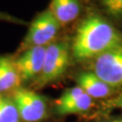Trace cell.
<instances>
[{"label":"cell","mask_w":122,"mask_h":122,"mask_svg":"<svg viewBox=\"0 0 122 122\" xmlns=\"http://www.w3.org/2000/svg\"><path fill=\"white\" fill-rule=\"evenodd\" d=\"M120 44L122 34L103 17L90 15L77 27L71 52L76 61L93 60Z\"/></svg>","instance_id":"1"},{"label":"cell","mask_w":122,"mask_h":122,"mask_svg":"<svg viewBox=\"0 0 122 122\" xmlns=\"http://www.w3.org/2000/svg\"><path fill=\"white\" fill-rule=\"evenodd\" d=\"M71 50L67 43L52 42L46 47L43 70L35 79L37 87L45 86L61 78L70 63Z\"/></svg>","instance_id":"2"},{"label":"cell","mask_w":122,"mask_h":122,"mask_svg":"<svg viewBox=\"0 0 122 122\" xmlns=\"http://www.w3.org/2000/svg\"><path fill=\"white\" fill-rule=\"evenodd\" d=\"M61 27V24L57 21L50 8L44 10L31 22L21 44L20 52L32 47L48 46L56 37Z\"/></svg>","instance_id":"3"},{"label":"cell","mask_w":122,"mask_h":122,"mask_svg":"<svg viewBox=\"0 0 122 122\" xmlns=\"http://www.w3.org/2000/svg\"><path fill=\"white\" fill-rule=\"evenodd\" d=\"M92 72L113 89L122 86V44L93 59Z\"/></svg>","instance_id":"4"},{"label":"cell","mask_w":122,"mask_h":122,"mask_svg":"<svg viewBox=\"0 0 122 122\" xmlns=\"http://www.w3.org/2000/svg\"><path fill=\"white\" fill-rule=\"evenodd\" d=\"M12 100L22 121L39 122L47 114V105L44 99L31 90L18 88L14 91Z\"/></svg>","instance_id":"5"},{"label":"cell","mask_w":122,"mask_h":122,"mask_svg":"<svg viewBox=\"0 0 122 122\" xmlns=\"http://www.w3.org/2000/svg\"><path fill=\"white\" fill-rule=\"evenodd\" d=\"M47 46H38L26 49L15 60V66L22 81L36 79L40 75L44 66Z\"/></svg>","instance_id":"6"},{"label":"cell","mask_w":122,"mask_h":122,"mask_svg":"<svg viewBox=\"0 0 122 122\" xmlns=\"http://www.w3.org/2000/svg\"><path fill=\"white\" fill-rule=\"evenodd\" d=\"M76 81L77 86L81 88L83 92L93 100L106 99L113 92V88L105 83L92 71L81 72L77 76Z\"/></svg>","instance_id":"7"},{"label":"cell","mask_w":122,"mask_h":122,"mask_svg":"<svg viewBox=\"0 0 122 122\" xmlns=\"http://www.w3.org/2000/svg\"><path fill=\"white\" fill-rule=\"evenodd\" d=\"M50 10L61 25L77 19L81 11V0H51Z\"/></svg>","instance_id":"8"},{"label":"cell","mask_w":122,"mask_h":122,"mask_svg":"<svg viewBox=\"0 0 122 122\" xmlns=\"http://www.w3.org/2000/svg\"><path fill=\"white\" fill-rule=\"evenodd\" d=\"M22 81L12 57L0 56V93L15 91Z\"/></svg>","instance_id":"9"},{"label":"cell","mask_w":122,"mask_h":122,"mask_svg":"<svg viewBox=\"0 0 122 122\" xmlns=\"http://www.w3.org/2000/svg\"><path fill=\"white\" fill-rule=\"evenodd\" d=\"M93 106V99L83 92L81 95L63 104H56L57 113L60 115H73L87 112Z\"/></svg>","instance_id":"10"},{"label":"cell","mask_w":122,"mask_h":122,"mask_svg":"<svg viewBox=\"0 0 122 122\" xmlns=\"http://www.w3.org/2000/svg\"><path fill=\"white\" fill-rule=\"evenodd\" d=\"M17 109L13 100L0 99V122H21Z\"/></svg>","instance_id":"11"},{"label":"cell","mask_w":122,"mask_h":122,"mask_svg":"<svg viewBox=\"0 0 122 122\" xmlns=\"http://www.w3.org/2000/svg\"><path fill=\"white\" fill-rule=\"evenodd\" d=\"M100 2L109 15L122 19V0H100Z\"/></svg>","instance_id":"12"},{"label":"cell","mask_w":122,"mask_h":122,"mask_svg":"<svg viewBox=\"0 0 122 122\" xmlns=\"http://www.w3.org/2000/svg\"><path fill=\"white\" fill-rule=\"evenodd\" d=\"M104 106L106 108H109V109H122V93L107 100L105 101Z\"/></svg>","instance_id":"13"},{"label":"cell","mask_w":122,"mask_h":122,"mask_svg":"<svg viewBox=\"0 0 122 122\" xmlns=\"http://www.w3.org/2000/svg\"><path fill=\"white\" fill-rule=\"evenodd\" d=\"M0 21L13 23V24H17V25H25L26 24L24 20L20 19V18L15 17V16L8 15V14L6 13H2V12H0Z\"/></svg>","instance_id":"14"},{"label":"cell","mask_w":122,"mask_h":122,"mask_svg":"<svg viewBox=\"0 0 122 122\" xmlns=\"http://www.w3.org/2000/svg\"><path fill=\"white\" fill-rule=\"evenodd\" d=\"M108 122H122V118H115V119H111Z\"/></svg>","instance_id":"15"},{"label":"cell","mask_w":122,"mask_h":122,"mask_svg":"<svg viewBox=\"0 0 122 122\" xmlns=\"http://www.w3.org/2000/svg\"><path fill=\"white\" fill-rule=\"evenodd\" d=\"M0 99H1V97H0Z\"/></svg>","instance_id":"16"}]
</instances>
